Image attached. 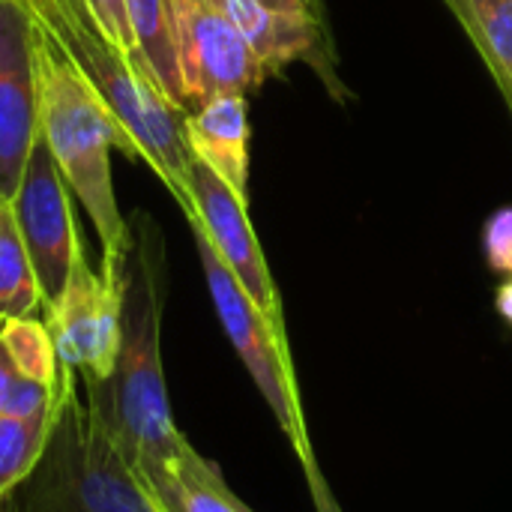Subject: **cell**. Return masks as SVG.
Here are the masks:
<instances>
[{
    "instance_id": "1",
    "label": "cell",
    "mask_w": 512,
    "mask_h": 512,
    "mask_svg": "<svg viewBox=\"0 0 512 512\" xmlns=\"http://www.w3.org/2000/svg\"><path fill=\"white\" fill-rule=\"evenodd\" d=\"M120 279V336L114 366L99 381H81L87 411L126 456L138 477L177 462L192 444L174 423L162 372V315L168 297V252L153 216L135 213Z\"/></svg>"
},
{
    "instance_id": "24",
    "label": "cell",
    "mask_w": 512,
    "mask_h": 512,
    "mask_svg": "<svg viewBox=\"0 0 512 512\" xmlns=\"http://www.w3.org/2000/svg\"><path fill=\"white\" fill-rule=\"evenodd\" d=\"M21 3H24V6H27L30 12H39V9H45V6H48L51 0H21Z\"/></svg>"
},
{
    "instance_id": "5",
    "label": "cell",
    "mask_w": 512,
    "mask_h": 512,
    "mask_svg": "<svg viewBox=\"0 0 512 512\" xmlns=\"http://www.w3.org/2000/svg\"><path fill=\"white\" fill-rule=\"evenodd\" d=\"M189 228H192L195 249L204 264V279H207V288H210V297H213V306H216V315L222 321L228 342L234 345L240 363L246 366L258 393L270 405V411H273L279 429L285 432V438L291 441L297 459L315 453L309 432H306V420H303L300 390H297L291 351H288V336L276 333V327L261 315V309L252 303V297L234 279V273L222 264V258L204 237V231L195 222H189Z\"/></svg>"
},
{
    "instance_id": "10",
    "label": "cell",
    "mask_w": 512,
    "mask_h": 512,
    "mask_svg": "<svg viewBox=\"0 0 512 512\" xmlns=\"http://www.w3.org/2000/svg\"><path fill=\"white\" fill-rule=\"evenodd\" d=\"M39 138L36 27L21 0H0V195L12 198Z\"/></svg>"
},
{
    "instance_id": "6",
    "label": "cell",
    "mask_w": 512,
    "mask_h": 512,
    "mask_svg": "<svg viewBox=\"0 0 512 512\" xmlns=\"http://www.w3.org/2000/svg\"><path fill=\"white\" fill-rule=\"evenodd\" d=\"M171 15L183 114L216 96H249L270 78L222 0H171Z\"/></svg>"
},
{
    "instance_id": "25",
    "label": "cell",
    "mask_w": 512,
    "mask_h": 512,
    "mask_svg": "<svg viewBox=\"0 0 512 512\" xmlns=\"http://www.w3.org/2000/svg\"><path fill=\"white\" fill-rule=\"evenodd\" d=\"M0 512H6V501L3 498H0Z\"/></svg>"
},
{
    "instance_id": "16",
    "label": "cell",
    "mask_w": 512,
    "mask_h": 512,
    "mask_svg": "<svg viewBox=\"0 0 512 512\" xmlns=\"http://www.w3.org/2000/svg\"><path fill=\"white\" fill-rule=\"evenodd\" d=\"M54 411L57 399L36 411L0 414V498L9 495L39 462L54 426Z\"/></svg>"
},
{
    "instance_id": "7",
    "label": "cell",
    "mask_w": 512,
    "mask_h": 512,
    "mask_svg": "<svg viewBox=\"0 0 512 512\" xmlns=\"http://www.w3.org/2000/svg\"><path fill=\"white\" fill-rule=\"evenodd\" d=\"M12 210L39 282L42 315L54 309L69 285L75 264L84 258L78 243V225L69 204V189L60 177V168L39 135L12 195Z\"/></svg>"
},
{
    "instance_id": "19",
    "label": "cell",
    "mask_w": 512,
    "mask_h": 512,
    "mask_svg": "<svg viewBox=\"0 0 512 512\" xmlns=\"http://www.w3.org/2000/svg\"><path fill=\"white\" fill-rule=\"evenodd\" d=\"M483 249L492 270L507 273L512 279V207H504L489 216L483 228Z\"/></svg>"
},
{
    "instance_id": "4",
    "label": "cell",
    "mask_w": 512,
    "mask_h": 512,
    "mask_svg": "<svg viewBox=\"0 0 512 512\" xmlns=\"http://www.w3.org/2000/svg\"><path fill=\"white\" fill-rule=\"evenodd\" d=\"M6 512H162L60 366L54 426L33 471L3 495Z\"/></svg>"
},
{
    "instance_id": "12",
    "label": "cell",
    "mask_w": 512,
    "mask_h": 512,
    "mask_svg": "<svg viewBox=\"0 0 512 512\" xmlns=\"http://www.w3.org/2000/svg\"><path fill=\"white\" fill-rule=\"evenodd\" d=\"M189 153L249 201V108L246 96H216L183 114Z\"/></svg>"
},
{
    "instance_id": "18",
    "label": "cell",
    "mask_w": 512,
    "mask_h": 512,
    "mask_svg": "<svg viewBox=\"0 0 512 512\" xmlns=\"http://www.w3.org/2000/svg\"><path fill=\"white\" fill-rule=\"evenodd\" d=\"M99 33L120 51H135V33L129 24V0H84Z\"/></svg>"
},
{
    "instance_id": "13",
    "label": "cell",
    "mask_w": 512,
    "mask_h": 512,
    "mask_svg": "<svg viewBox=\"0 0 512 512\" xmlns=\"http://www.w3.org/2000/svg\"><path fill=\"white\" fill-rule=\"evenodd\" d=\"M162 512H252L225 483L216 462L189 447L177 462L141 477Z\"/></svg>"
},
{
    "instance_id": "14",
    "label": "cell",
    "mask_w": 512,
    "mask_h": 512,
    "mask_svg": "<svg viewBox=\"0 0 512 512\" xmlns=\"http://www.w3.org/2000/svg\"><path fill=\"white\" fill-rule=\"evenodd\" d=\"M129 24L135 33V54L159 84L162 96L183 111L186 93L177 60L171 0H129Z\"/></svg>"
},
{
    "instance_id": "3",
    "label": "cell",
    "mask_w": 512,
    "mask_h": 512,
    "mask_svg": "<svg viewBox=\"0 0 512 512\" xmlns=\"http://www.w3.org/2000/svg\"><path fill=\"white\" fill-rule=\"evenodd\" d=\"M30 15L81 69L108 114L129 135L138 159H144L156 171V177L168 186L180 210L189 216L192 201L186 183L192 153L183 135V111L162 96L141 57L135 51L126 54L111 45L99 33L84 0H51L45 9Z\"/></svg>"
},
{
    "instance_id": "2",
    "label": "cell",
    "mask_w": 512,
    "mask_h": 512,
    "mask_svg": "<svg viewBox=\"0 0 512 512\" xmlns=\"http://www.w3.org/2000/svg\"><path fill=\"white\" fill-rule=\"evenodd\" d=\"M33 18V15H30ZM36 27V66H39V135L45 138L66 189L81 201L102 243L105 279H120L132 231L120 216L111 183V150L120 147L129 159H138L129 135L108 114L90 81L54 42V36Z\"/></svg>"
},
{
    "instance_id": "21",
    "label": "cell",
    "mask_w": 512,
    "mask_h": 512,
    "mask_svg": "<svg viewBox=\"0 0 512 512\" xmlns=\"http://www.w3.org/2000/svg\"><path fill=\"white\" fill-rule=\"evenodd\" d=\"M264 6L276 12H291V15H312L324 21V3L321 0H261Z\"/></svg>"
},
{
    "instance_id": "20",
    "label": "cell",
    "mask_w": 512,
    "mask_h": 512,
    "mask_svg": "<svg viewBox=\"0 0 512 512\" xmlns=\"http://www.w3.org/2000/svg\"><path fill=\"white\" fill-rule=\"evenodd\" d=\"M300 465H303V474H306V483H309V495H312L315 512H342L336 498H333V492H330V483H327L324 471L315 462V453L303 456Z\"/></svg>"
},
{
    "instance_id": "8",
    "label": "cell",
    "mask_w": 512,
    "mask_h": 512,
    "mask_svg": "<svg viewBox=\"0 0 512 512\" xmlns=\"http://www.w3.org/2000/svg\"><path fill=\"white\" fill-rule=\"evenodd\" d=\"M186 192L192 201V213L186 216V222H195L204 231L222 264L234 273V279L252 297L261 315L276 327V333L288 336L276 282L270 276L264 249L249 222V201H243L225 180H219L195 156L189 159Z\"/></svg>"
},
{
    "instance_id": "11",
    "label": "cell",
    "mask_w": 512,
    "mask_h": 512,
    "mask_svg": "<svg viewBox=\"0 0 512 512\" xmlns=\"http://www.w3.org/2000/svg\"><path fill=\"white\" fill-rule=\"evenodd\" d=\"M255 57L261 60L267 75H279L288 63H309L333 93H342V84L333 72V48L321 18L291 15L264 6L261 0H222Z\"/></svg>"
},
{
    "instance_id": "22",
    "label": "cell",
    "mask_w": 512,
    "mask_h": 512,
    "mask_svg": "<svg viewBox=\"0 0 512 512\" xmlns=\"http://www.w3.org/2000/svg\"><path fill=\"white\" fill-rule=\"evenodd\" d=\"M447 9L456 15V21L462 24V30L468 33V39L474 42V48L480 45V30H477V18H474V9H471V0H444Z\"/></svg>"
},
{
    "instance_id": "23",
    "label": "cell",
    "mask_w": 512,
    "mask_h": 512,
    "mask_svg": "<svg viewBox=\"0 0 512 512\" xmlns=\"http://www.w3.org/2000/svg\"><path fill=\"white\" fill-rule=\"evenodd\" d=\"M498 312L512 324V279L498 291Z\"/></svg>"
},
{
    "instance_id": "15",
    "label": "cell",
    "mask_w": 512,
    "mask_h": 512,
    "mask_svg": "<svg viewBox=\"0 0 512 512\" xmlns=\"http://www.w3.org/2000/svg\"><path fill=\"white\" fill-rule=\"evenodd\" d=\"M42 309L39 282L12 210V198L0 195V324L33 318Z\"/></svg>"
},
{
    "instance_id": "17",
    "label": "cell",
    "mask_w": 512,
    "mask_h": 512,
    "mask_svg": "<svg viewBox=\"0 0 512 512\" xmlns=\"http://www.w3.org/2000/svg\"><path fill=\"white\" fill-rule=\"evenodd\" d=\"M471 9L480 30L477 54L512 111V0H471Z\"/></svg>"
},
{
    "instance_id": "9",
    "label": "cell",
    "mask_w": 512,
    "mask_h": 512,
    "mask_svg": "<svg viewBox=\"0 0 512 512\" xmlns=\"http://www.w3.org/2000/svg\"><path fill=\"white\" fill-rule=\"evenodd\" d=\"M120 279H105L87 264V258H81L60 303L42 315L57 363L72 369L78 384L99 381L114 366L120 336Z\"/></svg>"
}]
</instances>
